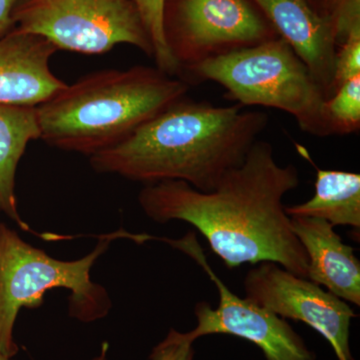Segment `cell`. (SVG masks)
<instances>
[{"instance_id": "cell-1", "label": "cell", "mask_w": 360, "mask_h": 360, "mask_svg": "<svg viewBox=\"0 0 360 360\" xmlns=\"http://www.w3.org/2000/svg\"><path fill=\"white\" fill-rule=\"evenodd\" d=\"M300 184L297 168L277 162L271 144L258 139L212 191L168 180L144 186L139 203L158 224L193 225L229 269L276 262L307 278L309 259L283 205Z\"/></svg>"}, {"instance_id": "cell-2", "label": "cell", "mask_w": 360, "mask_h": 360, "mask_svg": "<svg viewBox=\"0 0 360 360\" xmlns=\"http://www.w3.org/2000/svg\"><path fill=\"white\" fill-rule=\"evenodd\" d=\"M269 122L266 113L240 104L217 106L186 96L124 141L90 156V165L143 186L179 180L212 191L245 161Z\"/></svg>"}, {"instance_id": "cell-3", "label": "cell", "mask_w": 360, "mask_h": 360, "mask_svg": "<svg viewBox=\"0 0 360 360\" xmlns=\"http://www.w3.org/2000/svg\"><path fill=\"white\" fill-rule=\"evenodd\" d=\"M189 89L186 80L150 66L90 73L37 106L39 139L90 158L124 141Z\"/></svg>"}, {"instance_id": "cell-4", "label": "cell", "mask_w": 360, "mask_h": 360, "mask_svg": "<svg viewBox=\"0 0 360 360\" xmlns=\"http://www.w3.org/2000/svg\"><path fill=\"white\" fill-rule=\"evenodd\" d=\"M117 238L137 241L139 234H104L89 255L65 262L25 243L18 232L0 224V352L9 359L18 354L13 329L18 314L21 309L41 307L49 290H70L68 314L77 321L89 323L104 319L112 302L108 290L92 281L90 271Z\"/></svg>"}, {"instance_id": "cell-5", "label": "cell", "mask_w": 360, "mask_h": 360, "mask_svg": "<svg viewBox=\"0 0 360 360\" xmlns=\"http://www.w3.org/2000/svg\"><path fill=\"white\" fill-rule=\"evenodd\" d=\"M180 78L189 84L217 82L224 87L225 98L243 108H276L293 116L303 131L330 136L322 113L323 91L281 37L208 59Z\"/></svg>"}, {"instance_id": "cell-6", "label": "cell", "mask_w": 360, "mask_h": 360, "mask_svg": "<svg viewBox=\"0 0 360 360\" xmlns=\"http://www.w3.org/2000/svg\"><path fill=\"white\" fill-rule=\"evenodd\" d=\"M14 22L16 30L44 37L58 51L96 56L129 44L153 56L132 0H25Z\"/></svg>"}, {"instance_id": "cell-7", "label": "cell", "mask_w": 360, "mask_h": 360, "mask_svg": "<svg viewBox=\"0 0 360 360\" xmlns=\"http://www.w3.org/2000/svg\"><path fill=\"white\" fill-rule=\"evenodd\" d=\"M165 32L180 77L208 59L279 37L251 0H172Z\"/></svg>"}, {"instance_id": "cell-8", "label": "cell", "mask_w": 360, "mask_h": 360, "mask_svg": "<svg viewBox=\"0 0 360 360\" xmlns=\"http://www.w3.org/2000/svg\"><path fill=\"white\" fill-rule=\"evenodd\" d=\"M165 241L193 258L219 291V302L217 309H212L206 302L196 303L194 314L198 326L193 330L184 333L187 340L194 342L201 336L220 333L255 343L267 360L315 359L314 352H310L285 319L248 298H241L227 288L208 264L195 232H188L180 239H165Z\"/></svg>"}, {"instance_id": "cell-9", "label": "cell", "mask_w": 360, "mask_h": 360, "mask_svg": "<svg viewBox=\"0 0 360 360\" xmlns=\"http://www.w3.org/2000/svg\"><path fill=\"white\" fill-rule=\"evenodd\" d=\"M245 297L283 319H292L321 333L338 360H354L349 347L354 310L319 284L276 262H260L246 274Z\"/></svg>"}, {"instance_id": "cell-10", "label": "cell", "mask_w": 360, "mask_h": 360, "mask_svg": "<svg viewBox=\"0 0 360 360\" xmlns=\"http://www.w3.org/2000/svg\"><path fill=\"white\" fill-rule=\"evenodd\" d=\"M302 59L326 98L333 96L336 46L328 16L309 0H251Z\"/></svg>"}, {"instance_id": "cell-11", "label": "cell", "mask_w": 360, "mask_h": 360, "mask_svg": "<svg viewBox=\"0 0 360 360\" xmlns=\"http://www.w3.org/2000/svg\"><path fill=\"white\" fill-rule=\"evenodd\" d=\"M56 51L44 37L16 28L0 37V103L37 108L65 89L49 65Z\"/></svg>"}, {"instance_id": "cell-12", "label": "cell", "mask_w": 360, "mask_h": 360, "mask_svg": "<svg viewBox=\"0 0 360 360\" xmlns=\"http://www.w3.org/2000/svg\"><path fill=\"white\" fill-rule=\"evenodd\" d=\"M307 255V278L350 304L360 305V262L335 226L314 217H290Z\"/></svg>"}, {"instance_id": "cell-13", "label": "cell", "mask_w": 360, "mask_h": 360, "mask_svg": "<svg viewBox=\"0 0 360 360\" xmlns=\"http://www.w3.org/2000/svg\"><path fill=\"white\" fill-rule=\"evenodd\" d=\"M298 153L316 170L314 194L300 205L285 206L288 217H314L326 220L333 226L360 229V174L343 170L321 169L315 165L309 151L296 146Z\"/></svg>"}, {"instance_id": "cell-14", "label": "cell", "mask_w": 360, "mask_h": 360, "mask_svg": "<svg viewBox=\"0 0 360 360\" xmlns=\"http://www.w3.org/2000/svg\"><path fill=\"white\" fill-rule=\"evenodd\" d=\"M39 139L37 108L0 103V212L27 232L32 229L18 212L16 170L30 142Z\"/></svg>"}, {"instance_id": "cell-15", "label": "cell", "mask_w": 360, "mask_h": 360, "mask_svg": "<svg viewBox=\"0 0 360 360\" xmlns=\"http://www.w3.org/2000/svg\"><path fill=\"white\" fill-rule=\"evenodd\" d=\"M329 135L355 134L360 129V75L335 89L322 106Z\"/></svg>"}, {"instance_id": "cell-16", "label": "cell", "mask_w": 360, "mask_h": 360, "mask_svg": "<svg viewBox=\"0 0 360 360\" xmlns=\"http://www.w3.org/2000/svg\"><path fill=\"white\" fill-rule=\"evenodd\" d=\"M144 30L153 44L156 68L168 75H179V70L168 51L165 32V0H132Z\"/></svg>"}, {"instance_id": "cell-17", "label": "cell", "mask_w": 360, "mask_h": 360, "mask_svg": "<svg viewBox=\"0 0 360 360\" xmlns=\"http://www.w3.org/2000/svg\"><path fill=\"white\" fill-rule=\"evenodd\" d=\"M326 16L333 28L336 46L352 33L360 32V0H331L330 11Z\"/></svg>"}, {"instance_id": "cell-18", "label": "cell", "mask_w": 360, "mask_h": 360, "mask_svg": "<svg viewBox=\"0 0 360 360\" xmlns=\"http://www.w3.org/2000/svg\"><path fill=\"white\" fill-rule=\"evenodd\" d=\"M359 75H360V32H354L336 49L333 89L335 91L341 84Z\"/></svg>"}, {"instance_id": "cell-19", "label": "cell", "mask_w": 360, "mask_h": 360, "mask_svg": "<svg viewBox=\"0 0 360 360\" xmlns=\"http://www.w3.org/2000/svg\"><path fill=\"white\" fill-rule=\"evenodd\" d=\"M191 341L175 329H172L167 338L156 345L151 352L150 360H193L194 350ZM108 343L104 342L99 355L91 360H108Z\"/></svg>"}, {"instance_id": "cell-20", "label": "cell", "mask_w": 360, "mask_h": 360, "mask_svg": "<svg viewBox=\"0 0 360 360\" xmlns=\"http://www.w3.org/2000/svg\"><path fill=\"white\" fill-rule=\"evenodd\" d=\"M25 0H0V37L15 28L14 13Z\"/></svg>"}, {"instance_id": "cell-21", "label": "cell", "mask_w": 360, "mask_h": 360, "mask_svg": "<svg viewBox=\"0 0 360 360\" xmlns=\"http://www.w3.org/2000/svg\"><path fill=\"white\" fill-rule=\"evenodd\" d=\"M0 360H11V359H9V357L6 356V355L0 352Z\"/></svg>"}]
</instances>
